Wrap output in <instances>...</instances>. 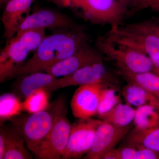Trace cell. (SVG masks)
Here are the masks:
<instances>
[{
    "label": "cell",
    "mask_w": 159,
    "mask_h": 159,
    "mask_svg": "<svg viewBox=\"0 0 159 159\" xmlns=\"http://www.w3.org/2000/svg\"><path fill=\"white\" fill-rule=\"evenodd\" d=\"M105 85L107 84H95L80 86L71 100V110L74 117L86 119L97 115L100 93Z\"/></svg>",
    "instance_id": "10"
},
{
    "label": "cell",
    "mask_w": 159,
    "mask_h": 159,
    "mask_svg": "<svg viewBox=\"0 0 159 159\" xmlns=\"http://www.w3.org/2000/svg\"><path fill=\"white\" fill-rule=\"evenodd\" d=\"M4 0H0V3H1V5H3V3H4Z\"/></svg>",
    "instance_id": "36"
},
{
    "label": "cell",
    "mask_w": 159,
    "mask_h": 159,
    "mask_svg": "<svg viewBox=\"0 0 159 159\" xmlns=\"http://www.w3.org/2000/svg\"><path fill=\"white\" fill-rule=\"evenodd\" d=\"M123 140V145L141 146L159 152V124L144 130L134 128Z\"/></svg>",
    "instance_id": "16"
},
{
    "label": "cell",
    "mask_w": 159,
    "mask_h": 159,
    "mask_svg": "<svg viewBox=\"0 0 159 159\" xmlns=\"http://www.w3.org/2000/svg\"><path fill=\"white\" fill-rule=\"evenodd\" d=\"M118 73L127 83L139 86L159 99V76L152 71L134 73L119 69Z\"/></svg>",
    "instance_id": "18"
},
{
    "label": "cell",
    "mask_w": 159,
    "mask_h": 159,
    "mask_svg": "<svg viewBox=\"0 0 159 159\" xmlns=\"http://www.w3.org/2000/svg\"></svg>",
    "instance_id": "37"
},
{
    "label": "cell",
    "mask_w": 159,
    "mask_h": 159,
    "mask_svg": "<svg viewBox=\"0 0 159 159\" xmlns=\"http://www.w3.org/2000/svg\"><path fill=\"white\" fill-rule=\"evenodd\" d=\"M154 0H138L137 11L150 8Z\"/></svg>",
    "instance_id": "30"
},
{
    "label": "cell",
    "mask_w": 159,
    "mask_h": 159,
    "mask_svg": "<svg viewBox=\"0 0 159 159\" xmlns=\"http://www.w3.org/2000/svg\"><path fill=\"white\" fill-rule=\"evenodd\" d=\"M6 140V150L3 159H31L32 155L25 146V141L16 129L3 127Z\"/></svg>",
    "instance_id": "17"
},
{
    "label": "cell",
    "mask_w": 159,
    "mask_h": 159,
    "mask_svg": "<svg viewBox=\"0 0 159 159\" xmlns=\"http://www.w3.org/2000/svg\"><path fill=\"white\" fill-rule=\"evenodd\" d=\"M12 92L24 100L35 91L43 88L50 92L60 89L59 79L49 73L37 72L16 78Z\"/></svg>",
    "instance_id": "13"
},
{
    "label": "cell",
    "mask_w": 159,
    "mask_h": 159,
    "mask_svg": "<svg viewBox=\"0 0 159 159\" xmlns=\"http://www.w3.org/2000/svg\"><path fill=\"white\" fill-rule=\"evenodd\" d=\"M14 93H5L0 97L1 123L18 116L22 110V102Z\"/></svg>",
    "instance_id": "23"
},
{
    "label": "cell",
    "mask_w": 159,
    "mask_h": 159,
    "mask_svg": "<svg viewBox=\"0 0 159 159\" xmlns=\"http://www.w3.org/2000/svg\"><path fill=\"white\" fill-rule=\"evenodd\" d=\"M152 72H154L155 74H157L158 76H159V67L154 65V67L153 70H152Z\"/></svg>",
    "instance_id": "34"
},
{
    "label": "cell",
    "mask_w": 159,
    "mask_h": 159,
    "mask_svg": "<svg viewBox=\"0 0 159 159\" xmlns=\"http://www.w3.org/2000/svg\"><path fill=\"white\" fill-rule=\"evenodd\" d=\"M34 0H9L1 16L4 26L3 38L6 41L16 35L26 19L30 15L31 4Z\"/></svg>",
    "instance_id": "14"
},
{
    "label": "cell",
    "mask_w": 159,
    "mask_h": 159,
    "mask_svg": "<svg viewBox=\"0 0 159 159\" xmlns=\"http://www.w3.org/2000/svg\"><path fill=\"white\" fill-rule=\"evenodd\" d=\"M105 37L114 44L138 51L151 59L159 57V39L151 34L119 25L112 27Z\"/></svg>",
    "instance_id": "5"
},
{
    "label": "cell",
    "mask_w": 159,
    "mask_h": 159,
    "mask_svg": "<svg viewBox=\"0 0 159 159\" xmlns=\"http://www.w3.org/2000/svg\"><path fill=\"white\" fill-rule=\"evenodd\" d=\"M80 28L69 16L52 9H42L29 15L17 33L31 29H48L57 31Z\"/></svg>",
    "instance_id": "9"
},
{
    "label": "cell",
    "mask_w": 159,
    "mask_h": 159,
    "mask_svg": "<svg viewBox=\"0 0 159 159\" xmlns=\"http://www.w3.org/2000/svg\"><path fill=\"white\" fill-rule=\"evenodd\" d=\"M9 1V0H4V3H3V4H6V3L8 2Z\"/></svg>",
    "instance_id": "35"
},
{
    "label": "cell",
    "mask_w": 159,
    "mask_h": 159,
    "mask_svg": "<svg viewBox=\"0 0 159 159\" xmlns=\"http://www.w3.org/2000/svg\"><path fill=\"white\" fill-rule=\"evenodd\" d=\"M129 28L139 32L146 33L159 39V24L152 20H146L141 22L126 25Z\"/></svg>",
    "instance_id": "27"
},
{
    "label": "cell",
    "mask_w": 159,
    "mask_h": 159,
    "mask_svg": "<svg viewBox=\"0 0 159 159\" xmlns=\"http://www.w3.org/2000/svg\"><path fill=\"white\" fill-rule=\"evenodd\" d=\"M134 119L135 129L144 130L159 124V108L150 105L137 107Z\"/></svg>",
    "instance_id": "22"
},
{
    "label": "cell",
    "mask_w": 159,
    "mask_h": 159,
    "mask_svg": "<svg viewBox=\"0 0 159 159\" xmlns=\"http://www.w3.org/2000/svg\"><path fill=\"white\" fill-rule=\"evenodd\" d=\"M99 62H103L101 52L87 44L68 58L46 69L45 72L54 77H63L86 66Z\"/></svg>",
    "instance_id": "11"
},
{
    "label": "cell",
    "mask_w": 159,
    "mask_h": 159,
    "mask_svg": "<svg viewBox=\"0 0 159 159\" xmlns=\"http://www.w3.org/2000/svg\"><path fill=\"white\" fill-rule=\"evenodd\" d=\"M122 94L125 102L131 106L150 105L159 108V99L135 84H127L122 89Z\"/></svg>",
    "instance_id": "19"
},
{
    "label": "cell",
    "mask_w": 159,
    "mask_h": 159,
    "mask_svg": "<svg viewBox=\"0 0 159 159\" xmlns=\"http://www.w3.org/2000/svg\"><path fill=\"white\" fill-rule=\"evenodd\" d=\"M159 159V152H157L141 146L122 145L111 151L103 159Z\"/></svg>",
    "instance_id": "20"
},
{
    "label": "cell",
    "mask_w": 159,
    "mask_h": 159,
    "mask_svg": "<svg viewBox=\"0 0 159 159\" xmlns=\"http://www.w3.org/2000/svg\"><path fill=\"white\" fill-rule=\"evenodd\" d=\"M49 91L40 89L35 91L22 102V110L34 113L45 109L49 103Z\"/></svg>",
    "instance_id": "25"
},
{
    "label": "cell",
    "mask_w": 159,
    "mask_h": 159,
    "mask_svg": "<svg viewBox=\"0 0 159 159\" xmlns=\"http://www.w3.org/2000/svg\"><path fill=\"white\" fill-rule=\"evenodd\" d=\"M131 125L120 126L102 120L95 132L90 150L84 159H103L130 131Z\"/></svg>",
    "instance_id": "8"
},
{
    "label": "cell",
    "mask_w": 159,
    "mask_h": 159,
    "mask_svg": "<svg viewBox=\"0 0 159 159\" xmlns=\"http://www.w3.org/2000/svg\"><path fill=\"white\" fill-rule=\"evenodd\" d=\"M150 8L154 11L159 13V0H154Z\"/></svg>",
    "instance_id": "32"
},
{
    "label": "cell",
    "mask_w": 159,
    "mask_h": 159,
    "mask_svg": "<svg viewBox=\"0 0 159 159\" xmlns=\"http://www.w3.org/2000/svg\"><path fill=\"white\" fill-rule=\"evenodd\" d=\"M101 119H77L71 124L68 142L62 159H80L90 150Z\"/></svg>",
    "instance_id": "7"
},
{
    "label": "cell",
    "mask_w": 159,
    "mask_h": 159,
    "mask_svg": "<svg viewBox=\"0 0 159 159\" xmlns=\"http://www.w3.org/2000/svg\"><path fill=\"white\" fill-rule=\"evenodd\" d=\"M6 150V140L3 127L0 130V159H3Z\"/></svg>",
    "instance_id": "28"
},
{
    "label": "cell",
    "mask_w": 159,
    "mask_h": 159,
    "mask_svg": "<svg viewBox=\"0 0 159 159\" xmlns=\"http://www.w3.org/2000/svg\"><path fill=\"white\" fill-rule=\"evenodd\" d=\"M153 62L154 65L159 67V57L155 59H151Z\"/></svg>",
    "instance_id": "33"
},
{
    "label": "cell",
    "mask_w": 159,
    "mask_h": 159,
    "mask_svg": "<svg viewBox=\"0 0 159 159\" xmlns=\"http://www.w3.org/2000/svg\"><path fill=\"white\" fill-rule=\"evenodd\" d=\"M66 100L61 97L53 126L41 146L36 157L40 159H62L68 142L71 124L68 119Z\"/></svg>",
    "instance_id": "3"
},
{
    "label": "cell",
    "mask_w": 159,
    "mask_h": 159,
    "mask_svg": "<svg viewBox=\"0 0 159 159\" xmlns=\"http://www.w3.org/2000/svg\"><path fill=\"white\" fill-rule=\"evenodd\" d=\"M61 97L37 112L28 113L11 119L13 127L24 138L27 148L34 155L45 141L54 124Z\"/></svg>",
    "instance_id": "2"
},
{
    "label": "cell",
    "mask_w": 159,
    "mask_h": 159,
    "mask_svg": "<svg viewBox=\"0 0 159 159\" xmlns=\"http://www.w3.org/2000/svg\"><path fill=\"white\" fill-rule=\"evenodd\" d=\"M75 0H48L49 2L61 7H70Z\"/></svg>",
    "instance_id": "31"
},
{
    "label": "cell",
    "mask_w": 159,
    "mask_h": 159,
    "mask_svg": "<svg viewBox=\"0 0 159 159\" xmlns=\"http://www.w3.org/2000/svg\"><path fill=\"white\" fill-rule=\"evenodd\" d=\"M81 9L91 22L119 25L128 10L118 0H75L70 6Z\"/></svg>",
    "instance_id": "6"
},
{
    "label": "cell",
    "mask_w": 159,
    "mask_h": 159,
    "mask_svg": "<svg viewBox=\"0 0 159 159\" xmlns=\"http://www.w3.org/2000/svg\"><path fill=\"white\" fill-rule=\"evenodd\" d=\"M29 51L16 36L6 41L0 53V82L9 80L11 74L25 61Z\"/></svg>",
    "instance_id": "15"
},
{
    "label": "cell",
    "mask_w": 159,
    "mask_h": 159,
    "mask_svg": "<svg viewBox=\"0 0 159 159\" xmlns=\"http://www.w3.org/2000/svg\"><path fill=\"white\" fill-rule=\"evenodd\" d=\"M98 50L116 63L119 69L134 73L152 71L154 64L150 57L132 49L114 44L105 37L98 38Z\"/></svg>",
    "instance_id": "4"
},
{
    "label": "cell",
    "mask_w": 159,
    "mask_h": 159,
    "mask_svg": "<svg viewBox=\"0 0 159 159\" xmlns=\"http://www.w3.org/2000/svg\"><path fill=\"white\" fill-rule=\"evenodd\" d=\"M16 36L30 53L37 50L47 35L45 29H31L18 32Z\"/></svg>",
    "instance_id": "24"
},
{
    "label": "cell",
    "mask_w": 159,
    "mask_h": 159,
    "mask_svg": "<svg viewBox=\"0 0 159 159\" xmlns=\"http://www.w3.org/2000/svg\"><path fill=\"white\" fill-rule=\"evenodd\" d=\"M135 113V109L131 105L121 101L104 114L101 119L118 126H127L134 121Z\"/></svg>",
    "instance_id": "21"
},
{
    "label": "cell",
    "mask_w": 159,
    "mask_h": 159,
    "mask_svg": "<svg viewBox=\"0 0 159 159\" xmlns=\"http://www.w3.org/2000/svg\"><path fill=\"white\" fill-rule=\"evenodd\" d=\"M120 3L127 10L135 9L137 11L138 6V0H118Z\"/></svg>",
    "instance_id": "29"
},
{
    "label": "cell",
    "mask_w": 159,
    "mask_h": 159,
    "mask_svg": "<svg viewBox=\"0 0 159 159\" xmlns=\"http://www.w3.org/2000/svg\"><path fill=\"white\" fill-rule=\"evenodd\" d=\"M54 31L46 36L32 57L16 69L9 79L45 72L88 44L87 36L81 28Z\"/></svg>",
    "instance_id": "1"
},
{
    "label": "cell",
    "mask_w": 159,
    "mask_h": 159,
    "mask_svg": "<svg viewBox=\"0 0 159 159\" xmlns=\"http://www.w3.org/2000/svg\"><path fill=\"white\" fill-rule=\"evenodd\" d=\"M121 101L120 95L116 89L109 87L108 84L105 85L100 93L97 116L101 119L104 114Z\"/></svg>",
    "instance_id": "26"
},
{
    "label": "cell",
    "mask_w": 159,
    "mask_h": 159,
    "mask_svg": "<svg viewBox=\"0 0 159 159\" xmlns=\"http://www.w3.org/2000/svg\"><path fill=\"white\" fill-rule=\"evenodd\" d=\"M112 78L103 62L86 66L72 74L59 79L60 88L95 84H108Z\"/></svg>",
    "instance_id": "12"
}]
</instances>
